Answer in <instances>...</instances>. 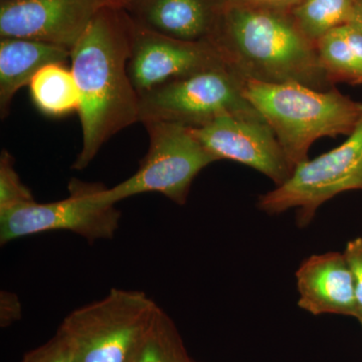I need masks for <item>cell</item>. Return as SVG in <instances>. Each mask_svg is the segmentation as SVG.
Wrapping results in <instances>:
<instances>
[{
    "label": "cell",
    "mask_w": 362,
    "mask_h": 362,
    "mask_svg": "<svg viewBox=\"0 0 362 362\" xmlns=\"http://www.w3.org/2000/svg\"><path fill=\"white\" fill-rule=\"evenodd\" d=\"M133 23L120 7L104 6L71 51L81 95L82 149L71 168L83 170L121 130L139 121V96L128 74Z\"/></svg>",
    "instance_id": "1"
},
{
    "label": "cell",
    "mask_w": 362,
    "mask_h": 362,
    "mask_svg": "<svg viewBox=\"0 0 362 362\" xmlns=\"http://www.w3.org/2000/svg\"><path fill=\"white\" fill-rule=\"evenodd\" d=\"M209 42L244 81L298 83L320 90L335 87L316 45L298 30L290 13L226 2Z\"/></svg>",
    "instance_id": "2"
},
{
    "label": "cell",
    "mask_w": 362,
    "mask_h": 362,
    "mask_svg": "<svg viewBox=\"0 0 362 362\" xmlns=\"http://www.w3.org/2000/svg\"><path fill=\"white\" fill-rule=\"evenodd\" d=\"M244 95L271 126L293 168L308 160L316 140L349 136L362 119L361 102L335 87L320 90L298 83L246 81Z\"/></svg>",
    "instance_id": "3"
},
{
    "label": "cell",
    "mask_w": 362,
    "mask_h": 362,
    "mask_svg": "<svg viewBox=\"0 0 362 362\" xmlns=\"http://www.w3.org/2000/svg\"><path fill=\"white\" fill-rule=\"evenodd\" d=\"M159 309L144 292L112 289L71 312L58 331L70 342L75 362H131Z\"/></svg>",
    "instance_id": "4"
},
{
    "label": "cell",
    "mask_w": 362,
    "mask_h": 362,
    "mask_svg": "<svg viewBox=\"0 0 362 362\" xmlns=\"http://www.w3.org/2000/svg\"><path fill=\"white\" fill-rule=\"evenodd\" d=\"M144 125L149 135V148L139 168L115 187L102 188L100 201L116 204L135 195L156 192L182 206L194 178L218 159L204 148L192 128L168 122Z\"/></svg>",
    "instance_id": "5"
},
{
    "label": "cell",
    "mask_w": 362,
    "mask_h": 362,
    "mask_svg": "<svg viewBox=\"0 0 362 362\" xmlns=\"http://www.w3.org/2000/svg\"><path fill=\"white\" fill-rule=\"evenodd\" d=\"M245 83L226 66L169 81L139 97V121L197 128L226 114L261 116L245 97Z\"/></svg>",
    "instance_id": "6"
},
{
    "label": "cell",
    "mask_w": 362,
    "mask_h": 362,
    "mask_svg": "<svg viewBox=\"0 0 362 362\" xmlns=\"http://www.w3.org/2000/svg\"><path fill=\"white\" fill-rule=\"evenodd\" d=\"M362 190V119L337 148L302 162L289 180L259 197L269 214L297 209V226L310 225L319 207L337 195Z\"/></svg>",
    "instance_id": "7"
},
{
    "label": "cell",
    "mask_w": 362,
    "mask_h": 362,
    "mask_svg": "<svg viewBox=\"0 0 362 362\" xmlns=\"http://www.w3.org/2000/svg\"><path fill=\"white\" fill-rule=\"evenodd\" d=\"M101 183L85 182L73 178L69 195L61 201L30 204L0 213V244H8L28 235L69 230L88 242L111 240L119 228L121 213L116 204L101 202Z\"/></svg>",
    "instance_id": "8"
},
{
    "label": "cell",
    "mask_w": 362,
    "mask_h": 362,
    "mask_svg": "<svg viewBox=\"0 0 362 362\" xmlns=\"http://www.w3.org/2000/svg\"><path fill=\"white\" fill-rule=\"evenodd\" d=\"M192 131L218 161L249 166L270 178L276 187L289 180L294 171L275 133L262 116L226 114Z\"/></svg>",
    "instance_id": "9"
},
{
    "label": "cell",
    "mask_w": 362,
    "mask_h": 362,
    "mask_svg": "<svg viewBox=\"0 0 362 362\" xmlns=\"http://www.w3.org/2000/svg\"><path fill=\"white\" fill-rule=\"evenodd\" d=\"M105 0H1L0 39L47 42L71 51Z\"/></svg>",
    "instance_id": "10"
},
{
    "label": "cell",
    "mask_w": 362,
    "mask_h": 362,
    "mask_svg": "<svg viewBox=\"0 0 362 362\" xmlns=\"http://www.w3.org/2000/svg\"><path fill=\"white\" fill-rule=\"evenodd\" d=\"M221 66L209 42L171 39L133 23L128 74L139 97L169 81Z\"/></svg>",
    "instance_id": "11"
},
{
    "label": "cell",
    "mask_w": 362,
    "mask_h": 362,
    "mask_svg": "<svg viewBox=\"0 0 362 362\" xmlns=\"http://www.w3.org/2000/svg\"><path fill=\"white\" fill-rule=\"evenodd\" d=\"M226 0H126L121 4L135 25L171 39L209 42Z\"/></svg>",
    "instance_id": "12"
},
{
    "label": "cell",
    "mask_w": 362,
    "mask_h": 362,
    "mask_svg": "<svg viewBox=\"0 0 362 362\" xmlns=\"http://www.w3.org/2000/svg\"><path fill=\"white\" fill-rule=\"evenodd\" d=\"M295 276L300 308L313 315L356 316L354 278L343 252L312 255Z\"/></svg>",
    "instance_id": "13"
},
{
    "label": "cell",
    "mask_w": 362,
    "mask_h": 362,
    "mask_svg": "<svg viewBox=\"0 0 362 362\" xmlns=\"http://www.w3.org/2000/svg\"><path fill=\"white\" fill-rule=\"evenodd\" d=\"M71 51L47 42L0 39V114L9 113L16 93L30 85L37 71L52 64H65Z\"/></svg>",
    "instance_id": "14"
},
{
    "label": "cell",
    "mask_w": 362,
    "mask_h": 362,
    "mask_svg": "<svg viewBox=\"0 0 362 362\" xmlns=\"http://www.w3.org/2000/svg\"><path fill=\"white\" fill-rule=\"evenodd\" d=\"M316 49L331 84H362V33L356 26L331 30L317 42Z\"/></svg>",
    "instance_id": "15"
},
{
    "label": "cell",
    "mask_w": 362,
    "mask_h": 362,
    "mask_svg": "<svg viewBox=\"0 0 362 362\" xmlns=\"http://www.w3.org/2000/svg\"><path fill=\"white\" fill-rule=\"evenodd\" d=\"M28 86L33 103L45 115L59 117L80 110L77 82L71 69L63 64L45 66Z\"/></svg>",
    "instance_id": "16"
},
{
    "label": "cell",
    "mask_w": 362,
    "mask_h": 362,
    "mask_svg": "<svg viewBox=\"0 0 362 362\" xmlns=\"http://www.w3.org/2000/svg\"><path fill=\"white\" fill-rule=\"evenodd\" d=\"M356 0H300L290 11L298 30L316 45L331 30L349 25Z\"/></svg>",
    "instance_id": "17"
},
{
    "label": "cell",
    "mask_w": 362,
    "mask_h": 362,
    "mask_svg": "<svg viewBox=\"0 0 362 362\" xmlns=\"http://www.w3.org/2000/svg\"><path fill=\"white\" fill-rule=\"evenodd\" d=\"M131 362H194L173 319L159 309Z\"/></svg>",
    "instance_id": "18"
},
{
    "label": "cell",
    "mask_w": 362,
    "mask_h": 362,
    "mask_svg": "<svg viewBox=\"0 0 362 362\" xmlns=\"http://www.w3.org/2000/svg\"><path fill=\"white\" fill-rule=\"evenodd\" d=\"M35 202L32 192L23 185L14 168L13 156L7 150L0 154V213Z\"/></svg>",
    "instance_id": "19"
},
{
    "label": "cell",
    "mask_w": 362,
    "mask_h": 362,
    "mask_svg": "<svg viewBox=\"0 0 362 362\" xmlns=\"http://www.w3.org/2000/svg\"><path fill=\"white\" fill-rule=\"evenodd\" d=\"M21 362H75V357L65 335L57 331L49 341L25 354Z\"/></svg>",
    "instance_id": "20"
},
{
    "label": "cell",
    "mask_w": 362,
    "mask_h": 362,
    "mask_svg": "<svg viewBox=\"0 0 362 362\" xmlns=\"http://www.w3.org/2000/svg\"><path fill=\"white\" fill-rule=\"evenodd\" d=\"M345 258L354 278L356 296V318L362 327V238L349 240L345 247Z\"/></svg>",
    "instance_id": "21"
},
{
    "label": "cell",
    "mask_w": 362,
    "mask_h": 362,
    "mask_svg": "<svg viewBox=\"0 0 362 362\" xmlns=\"http://www.w3.org/2000/svg\"><path fill=\"white\" fill-rule=\"evenodd\" d=\"M23 308L20 298L13 293L1 291L0 294V325L8 327L11 324L18 322L21 318Z\"/></svg>",
    "instance_id": "22"
},
{
    "label": "cell",
    "mask_w": 362,
    "mask_h": 362,
    "mask_svg": "<svg viewBox=\"0 0 362 362\" xmlns=\"http://www.w3.org/2000/svg\"><path fill=\"white\" fill-rule=\"evenodd\" d=\"M226 2L239 4V6L258 7V8L273 9V11L290 13L293 7L299 4L300 0H226Z\"/></svg>",
    "instance_id": "23"
},
{
    "label": "cell",
    "mask_w": 362,
    "mask_h": 362,
    "mask_svg": "<svg viewBox=\"0 0 362 362\" xmlns=\"http://www.w3.org/2000/svg\"><path fill=\"white\" fill-rule=\"evenodd\" d=\"M349 25L356 26L362 33V0H356L354 18Z\"/></svg>",
    "instance_id": "24"
},
{
    "label": "cell",
    "mask_w": 362,
    "mask_h": 362,
    "mask_svg": "<svg viewBox=\"0 0 362 362\" xmlns=\"http://www.w3.org/2000/svg\"><path fill=\"white\" fill-rule=\"evenodd\" d=\"M108 4V6H113L119 7L121 4H123L126 0H105Z\"/></svg>",
    "instance_id": "25"
}]
</instances>
